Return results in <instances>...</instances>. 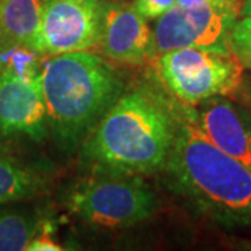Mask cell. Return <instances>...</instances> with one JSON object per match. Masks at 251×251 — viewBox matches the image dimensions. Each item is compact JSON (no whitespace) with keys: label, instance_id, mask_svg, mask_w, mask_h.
Segmentation results:
<instances>
[{"label":"cell","instance_id":"cell-1","mask_svg":"<svg viewBox=\"0 0 251 251\" xmlns=\"http://www.w3.org/2000/svg\"><path fill=\"white\" fill-rule=\"evenodd\" d=\"M165 168L176 190L226 227H251V172L211 143L193 106L176 115V133Z\"/></svg>","mask_w":251,"mask_h":251},{"label":"cell","instance_id":"cell-2","mask_svg":"<svg viewBox=\"0 0 251 251\" xmlns=\"http://www.w3.org/2000/svg\"><path fill=\"white\" fill-rule=\"evenodd\" d=\"M176 119L144 91L117 99L87 137L84 156L99 175L141 176L165 168Z\"/></svg>","mask_w":251,"mask_h":251},{"label":"cell","instance_id":"cell-3","mask_svg":"<svg viewBox=\"0 0 251 251\" xmlns=\"http://www.w3.org/2000/svg\"><path fill=\"white\" fill-rule=\"evenodd\" d=\"M41 87L48 123L62 145L74 148L122 97L123 84L105 59L80 50L44 60Z\"/></svg>","mask_w":251,"mask_h":251},{"label":"cell","instance_id":"cell-4","mask_svg":"<svg viewBox=\"0 0 251 251\" xmlns=\"http://www.w3.org/2000/svg\"><path fill=\"white\" fill-rule=\"evenodd\" d=\"M163 85L184 105L214 97H232L244 81V64L232 50L180 48L156 56Z\"/></svg>","mask_w":251,"mask_h":251},{"label":"cell","instance_id":"cell-5","mask_svg":"<svg viewBox=\"0 0 251 251\" xmlns=\"http://www.w3.org/2000/svg\"><path fill=\"white\" fill-rule=\"evenodd\" d=\"M67 206L94 226L127 227L152 215L156 198L138 176L100 175L74 188Z\"/></svg>","mask_w":251,"mask_h":251},{"label":"cell","instance_id":"cell-6","mask_svg":"<svg viewBox=\"0 0 251 251\" xmlns=\"http://www.w3.org/2000/svg\"><path fill=\"white\" fill-rule=\"evenodd\" d=\"M242 10L221 6H175L156 18L152 31V56L180 48L230 50L229 38Z\"/></svg>","mask_w":251,"mask_h":251},{"label":"cell","instance_id":"cell-7","mask_svg":"<svg viewBox=\"0 0 251 251\" xmlns=\"http://www.w3.org/2000/svg\"><path fill=\"white\" fill-rule=\"evenodd\" d=\"M100 20V0H44L31 48L49 56L90 50L98 45Z\"/></svg>","mask_w":251,"mask_h":251},{"label":"cell","instance_id":"cell-8","mask_svg":"<svg viewBox=\"0 0 251 251\" xmlns=\"http://www.w3.org/2000/svg\"><path fill=\"white\" fill-rule=\"evenodd\" d=\"M48 113L41 77L25 80L9 70L0 73V133L23 134L39 141L46 134Z\"/></svg>","mask_w":251,"mask_h":251},{"label":"cell","instance_id":"cell-9","mask_svg":"<svg viewBox=\"0 0 251 251\" xmlns=\"http://www.w3.org/2000/svg\"><path fill=\"white\" fill-rule=\"evenodd\" d=\"M137 10L126 3L102 1L98 45L108 59L140 64L152 56V31Z\"/></svg>","mask_w":251,"mask_h":251},{"label":"cell","instance_id":"cell-10","mask_svg":"<svg viewBox=\"0 0 251 251\" xmlns=\"http://www.w3.org/2000/svg\"><path fill=\"white\" fill-rule=\"evenodd\" d=\"M193 115L206 138L251 172V144L242 112L226 97L205 99L193 106Z\"/></svg>","mask_w":251,"mask_h":251},{"label":"cell","instance_id":"cell-11","mask_svg":"<svg viewBox=\"0 0 251 251\" xmlns=\"http://www.w3.org/2000/svg\"><path fill=\"white\" fill-rule=\"evenodd\" d=\"M44 10V0H0V41L31 48Z\"/></svg>","mask_w":251,"mask_h":251},{"label":"cell","instance_id":"cell-12","mask_svg":"<svg viewBox=\"0 0 251 251\" xmlns=\"http://www.w3.org/2000/svg\"><path fill=\"white\" fill-rule=\"evenodd\" d=\"M42 190V179L35 172L10 158L0 156V204L27 200Z\"/></svg>","mask_w":251,"mask_h":251},{"label":"cell","instance_id":"cell-13","mask_svg":"<svg viewBox=\"0 0 251 251\" xmlns=\"http://www.w3.org/2000/svg\"><path fill=\"white\" fill-rule=\"evenodd\" d=\"M36 233V222L20 214H0V251H23Z\"/></svg>","mask_w":251,"mask_h":251},{"label":"cell","instance_id":"cell-14","mask_svg":"<svg viewBox=\"0 0 251 251\" xmlns=\"http://www.w3.org/2000/svg\"><path fill=\"white\" fill-rule=\"evenodd\" d=\"M229 46L244 67L251 70V17L244 16L237 20L230 32Z\"/></svg>","mask_w":251,"mask_h":251},{"label":"cell","instance_id":"cell-15","mask_svg":"<svg viewBox=\"0 0 251 251\" xmlns=\"http://www.w3.org/2000/svg\"><path fill=\"white\" fill-rule=\"evenodd\" d=\"M176 6V0H134V7L144 18L153 20L163 16Z\"/></svg>","mask_w":251,"mask_h":251},{"label":"cell","instance_id":"cell-16","mask_svg":"<svg viewBox=\"0 0 251 251\" xmlns=\"http://www.w3.org/2000/svg\"><path fill=\"white\" fill-rule=\"evenodd\" d=\"M180 7H202V6H221V7H243V0H176Z\"/></svg>","mask_w":251,"mask_h":251},{"label":"cell","instance_id":"cell-17","mask_svg":"<svg viewBox=\"0 0 251 251\" xmlns=\"http://www.w3.org/2000/svg\"><path fill=\"white\" fill-rule=\"evenodd\" d=\"M28 251H60L63 247L56 243L49 234L34 236L32 240L27 246Z\"/></svg>","mask_w":251,"mask_h":251},{"label":"cell","instance_id":"cell-18","mask_svg":"<svg viewBox=\"0 0 251 251\" xmlns=\"http://www.w3.org/2000/svg\"><path fill=\"white\" fill-rule=\"evenodd\" d=\"M243 120H244V126H246V130H247V135H249V140L251 144V113L249 112H242Z\"/></svg>","mask_w":251,"mask_h":251},{"label":"cell","instance_id":"cell-19","mask_svg":"<svg viewBox=\"0 0 251 251\" xmlns=\"http://www.w3.org/2000/svg\"><path fill=\"white\" fill-rule=\"evenodd\" d=\"M244 16L251 17V0H243L242 17H244Z\"/></svg>","mask_w":251,"mask_h":251},{"label":"cell","instance_id":"cell-20","mask_svg":"<svg viewBox=\"0 0 251 251\" xmlns=\"http://www.w3.org/2000/svg\"><path fill=\"white\" fill-rule=\"evenodd\" d=\"M1 70H3V66H1V60H0V73H1Z\"/></svg>","mask_w":251,"mask_h":251}]
</instances>
